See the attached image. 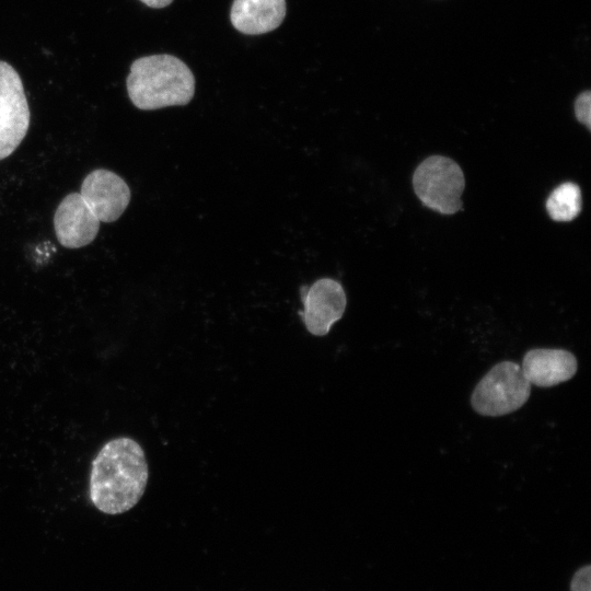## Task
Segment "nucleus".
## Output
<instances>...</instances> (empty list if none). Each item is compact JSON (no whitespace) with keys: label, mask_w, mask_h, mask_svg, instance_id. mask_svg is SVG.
<instances>
[{"label":"nucleus","mask_w":591,"mask_h":591,"mask_svg":"<svg viewBox=\"0 0 591 591\" xmlns=\"http://www.w3.org/2000/svg\"><path fill=\"white\" fill-rule=\"evenodd\" d=\"M148 476V464L140 444L127 437L113 439L92 462L90 499L106 514L124 513L142 497Z\"/></svg>","instance_id":"1"},{"label":"nucleus","mask_w":591,"mask_h":591,"mask_svg":"<svg viewBox=\"0 0 591 591\" xmlns=\"http://www.w3.org/2000/svg\"><path fill=\"white\" fill-rule=\"evenodd\" d=\"M126 84L130 101L143 111L186 105L195 94V77L190 69L167 54L136 59Z\"/></svg>","instance_id":"2"},{"label":"nucleus","mask_w":591,"mask_h":591,"mask_svg":"<svg viewBox=\"0 0 591 591\" xmlns=\"http://www.w3.org/2000/svg\"><path fill=\"white\" fill-rule=\"evenodd\" d=\"M531 383L513 361L495 364L477 383L472 396L473 409L483 416L498 417L521 408L530 397Z\"/></svg>","instance_id":"3"},{"label":"nucleus","mask_w":591,"mask_h":591,"mask_svg":"<svg viewBox=\"0 0 591 591\" xmlns=\"http://www.w3.org/2000/svg\"><path fill=\"white\" fill-rule=\"evenodd\" d=\"M413 187L427 208L442 215L462 210L465 177L460 165L450 158L431 155L425 159L414 172Z\"/></svg>","instance_id":"4"},{"label":"nucleus","mask_w":591,"mask_h":591,"mask_svg":"<svg viewBox=\"0 0 591 591\" xmlns=\"http://www.w3.org/2000/svg\"><path fill=\"white\" fill-rule=\"evenodd\" d=\"M30 108L16 70L0 60V160L20 146L30 127Z\"/></svg>","instance_id":"5"},{"label":"nucleus","mask_w":591,"mask_h":591,"mask_svg":"<svg viewBox=\"0 0 591 591\" xmlns=\"http://www.w3.org/2000/svg\"><path fill=\"white\" fill-rule=\"evenodd\" d=\"M303 311H299L305 328L314 336H325L346 310L347 298L340 282L321 278L300 288Z\"/></svg>","instance_id":"6"},{"label":"nucleus","mask_w":591,"mask_h":591,"mask_svg":"<svg viewBox=\"0 0 591 591\" xmlns=\"http://www.w3.org/2000/svg\"><path fill=\"white\" fill-rule=\"evenodd\" d=\"M83 200L100 222H114L126 210L130 201L127 183L116 173L97 169L89 173L82 182Z\"/></svg>","instance_id":"7"},{"label":"nucleus","mask_w":591,"mask_h":591,"mask_svg":"<svg viewBox=\"0 0 591 591\" xmlns=\"http://www.w3.org/2000/svg\"><path fill=\"white\" fill-rule=\"evenodd\" d=\"M100 223L80 193L67 195L54 216L57 239L67 248H79L90 244L97 235Z\"/></svg>","instance_id":"8"},{"label":"nucleus","mask_w":591,"mask_h":591,"mask_svg":"<svg viewBox=\"0 0 591 591\" xmlns=\"http://www.w3.org/2000/svg\"><path fill=\"white\" fill-rule=\"evenodd\" d=\"M520 367L531 384L549 387L570 380L578 362L568 350L535 348L525 352Z\"/></svg>","instance_id":"9"},{"label":"nucleus","mask_w":591,"mask_h":591,"mask_svg":"<svg viewBox=\"0 0 591 591\" xmlns=\"http://www.w3.org/2000/svg\"><path fill=\"white\" fill-rule=\"evenodd\" d=\"M286 15V0H234L230 19L232 25L246 35L276 30Z\"/></svg>","instance_id":"10"},{"label":"nucleus","mask_w":591,"mask_h":591,"mask_svg":"<svg viewBox=\"0 0 591 591\" xmlns=\"http://www.w3.org/2000/svg\"><path fill=\"white\" fill-rule=\"evenodd\" d=\"M546 209L554 221L568 222L573 220L582 209L580 187L571 182L561 183L548 196Z\"/></svg>","instance_id":"11"},{"label":"nucleus","mask_w":591,"mask_h":591,"mask_svg":"<svg viewBox=\"0 0 591 591\" xmlns=\"http://www.w3.org/2000/svg\"><path fill=\"white\" fill-rule=\"evenodd\" d=\"M575 115L579 123L591 129V93L582 92L575 102Z\"/></svg>","instance_id":"12"},{"label":"nucleus","mask_w":591,"mask_h":591,"mask_svg":"<svg viewBox=\"0 0 591 591\" xmlns=\"http://www.w3.org/2000/svg\"><path fill=\"white\" fill-rule=\"evenodd\" d=\"M590 582L591 566L587 565L575 572L570 581V591H590Z\"/></svg>","instance_id":"13"},{"label":"nucleus","mask_w":591,"mask_h":591,"mask_svg":"<svg viewBox=\"0 0 591 591\" xmlns=\"http://www.w3.org/2000/svg\"><path fill=\"white\" fill-rule=\"evenodd\" d=\"M146 5L154 9L164 8L172 3L173 0H140Z\"/></svg>","instance_id":"14"}]
</instances>
